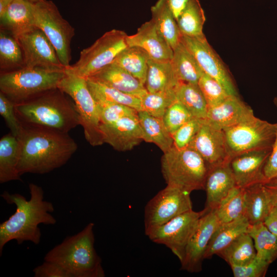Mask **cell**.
<instances>
[{"instance_id": "1", "label": "cell", "mask_w": 277, "mask_h": 277, "mask_svg": "<svg viewBox=\"0 0 277 277\" xmlns=\"http://www.w3.org/2000/svg\"><path fill=\"white\" fill-rule=\"evenodd\" d=\"M19 143L18 171L45 174L64 165L76 152L77 145L68 134L53 129L23 125Z\"/></svg>"}, {"instance_id": "2", "label": "cell", "mask_w": 277, "mask_h": 277, "mask_svg": "<svg viewBox=\"0 0 277 277\" xmlns=\"http://www.w3.org/2000/svg\"><path fill=\"white\" fill-rule=\"evenodd\" d=\"M29 200L19 193L5 191L1 196L8 204L16 206L15 212L0 224V255L9 241L16 240L18 244L30 241L37 245L40 243L41 231L39 224L54 225L56 220L51 214L54 210L52 203L44 200L43 188L30 183Z\"/></svg>"}, {"instance_id": "3", "label": "cell", "mask_w": 277, "mask_h": 277, "mask_svg": "<svg viewBox=\"0 0 277 277\" xmlns=\"http://www.w3.org/2000/svg\"><path fill=\"white\" fill-rule=\"evenodd\" d=\"M65 94L58 88L46 91L15 104L16 114L23 125L68 133L80 122L74 102Z\"/></svg>"}, {"instance_id": "4", "label": "cell", "mask_w": 277, "mask_h": 277, "mask_svg": "<svg viewBox=\"0 0 277 277\" xmlns=\"http://www.w3.org/2000/svg\"><path fill=\"white\" fill-rule=\"evenodd\" d=\"M94 223L67 237L49 250L44 261L56 263L70 277H104L102 260L94 248Z\"/></svg>"}, {"instance_id": "5", "label": "cell", "mask_w": 277, "mask_h": 277, "mask_svg": "<svg viewBox=\"0 0 277 277\" xmlns=\"http://www.w3.org/2000/svg\"><path fill=\"white\" fill-rule=\"evenodd\" d=\"M65 74V70L37 67H24L1 73L0 92L14 104H19L46 91L57 88Z\"/></svg>"}, {"instance_id": "6", "label": "cell", "mask_w": 277, "mask_h": 277, "mask_svg": "<svg viewBox=\"0 0 277 277\" xmlns=\"http://www.w3.org/2000/svg\"><path fill=\"white\" fill-rule=\"evenodd\" d=\"M208 170L203 159L190 147L178 149L172 146L161 159V171L167 184L190 192L204 189Z\"/></svg>"}, {"instance_id": "7", "label": "cell", "mask_w": 277, "mask_h": 277, "mask_svg": "<svg viewBox=\"0 0 277 277\" xmlns=\"http://www.w3.org/2000/svg\"><path fill=\"white\" fill-rule=\"evenodd\" d=\"M58 88L73 100L87 141L92 146L102 145L99 108L87 79L65 69Z\"/></svg>"}, {"instance_id": "8", "label": "cell", "mask_w": 277, "mask_h": 277, "mask_svg": "<svg viewBox=\"0 0 277 277\" xmlns=\"http://www.w3.org/2000/svg\"><path fill=\"white\" fill-rule=\"evenodd\" d=\"M127 36L126 32L120 30L106 32L90 46L82 50L78 60L66 70L86 78L93 76L112 64L129 47Z\"/></svg>"}, {"instance_id": "9", "label": "cell", "mask_w": 277, "mask_h": 277, "mask_svg": "<svg viewBox=\"0 0 277 277\" xmlns=\"http://www.w3.org/2000/svg\"><path fill=\"white\" fill-rule=\"evenodd\" d=\"M35 26L49 38L56 50L61 63L68 67L71 58L70 44L74 29L61 15L51 1L39 0L34 3Z\"/></svg>"}, {"instance_id": "10", "label": "cell", "mask_w": 277, "mask_h": 277, "mask_svg": "<svg viewBox=\"0 0 277 277\" xmlns=\"http://www.w3.org/2000/svg\"><path fill=\"white\" fill-rule=\"evenodd\" d=\"M276 130L277 123L254 115L223 130L230 159L247 151L272 148Z\"/></svg>"}, {"instance_id": "11", "label": "cell", "mask_w": 277, "mask_h": 277, "mask_svg": "<svg viewBox=\"0 0 277 277\" xmlns=\"http://www.w3.org/2000/svg\"><path fill=\"white\" fill-rule=\"evenodd\" d=\"M190 193L179 187L167 185L153 196L145 208L146 235L175 216L192 210Z\"/></svg>"}, {"instance_id": "12", "label": "cell", "mask_w": 277, "mask_h": 277, "mask_svg": "<svg viewBox=\"0 0 277 277\" xmlns=\"http://www.w3.org/2000/svg\"><path fill=\"white\" fill-rule=\"evenodd\" d=\"M203 213V210L188 211L157 227L147 236L153 242L170 249L181 262Z\"/></svg>"}, {"instance_id": "13", "label": "cell", "mask_w": 277, "mask_h": 277, "mask_svg": "<svg viewBox=\"0 0 277 277\" xmlns=\"http://www.w3.org/2000/svg\"><path fill=\"white\" fill-rule=\"evenodd\" d=\"M181 42L193 55L203 72L217 81L230 95H239L230 72L205 36L182 35Z\"/></svg>"}, {"instance_id": "14", "label": "cell", "mask_w": 277, "mask_h": 277, "mask_svg": "<svg viewBox=\"0 0 277 277\" xmlns=\"http://www.w3.org/2000/svg\"><path fill=\"white\" fill-rule=\"evenodd\" d=\"M16 38L23 52L25 67L65 70L53 45L41 29L36 28Z\"/></svg>"}, {"instance_id": "15", "label": "cell", "mask_w": 277, "mask_h": 277, "mask_svg": "<svg viewBox=\"0 0 277 277\" xmlns=\"http://www.w3.org/2000/svg\"><path fill=\"white\" fill-rule=\"evenodd\" d=\"M220 224L214 210L203 209V213L181 262L182 270L191 273L202 270L205 252L213 234Z\"/></svg>"}, {"instance_id": "16", "label": "cell", "mask_w": 277, "mask_h": 277, "mask_svg": "<svg viewBox=\"0 0 277 277\" xmlns=\"http://www.w3.org/2000/svg\"><path fill=\"white\" fill-rule=\"evenodd\" d=\"M188 147L200 155L209 169L230 160L223 130L213 126L205 119Z\"/></svg>"}, {"instance_id": "17", "label": "cell", "mask_w": 277, "mask_h": 277, "mask_svg": "<svg viewBox=\"0 0 277 277\" xmlns=\"http://www.w3.org/2000/svg\"><path fill=\"white\" fill-rule=\"evenodd\" d=\"M104 143L110 145L118 151L132 150L144 141V133L138 114L122 118L100 127Z\"/></svg>"}, {"instance_id": "18", "label": "cell", "mask_w": 277, "mask_h": 277, "mask_svg": "<svg viewBox=\"0 0 277 277\" xmlns=\"http://www.w3.org/2000/svg\"><path fill=\"white\" fill-rule=\"evenodd\" d=\"M271 149L247 151L230 159L229 163L237 187L245 188L264 183L263 169Z\"/></svg>"}, {"instance_id": "19", "label": "cell", "mask_w": 277, "mask_h": 277, "mask_svg": "<svg viewBox=\"0 0 277 277\" xmlns=\"http://www.w3.org/2000/svg\"><path fill=\"white\" fill-rule=\"evenodd\" d=\"M129 47H137L145 51L151 58L160 61H171L173 51L157 30L152 19L145 22L133 35H127Z\"/></svg>"}, {"instance_id": "20", "label": "cell", "mask_w": 277, "mask_h": 277, "mask_svg": "<svg viewBox=\"0 0 277 277\" xmlns=\"http://www.w3.org/2000/svg\"><path fill=\"white\" fill-rule=\"evenodd\" d=\"M252 109L239 95H230L221 103L208 108L206 121L224 130L254 116Z\"/></svg>"}, {"instance_id": "21", "label": "cell", "mask_w": 277, "mask_h": 277, "mask_svg": "<svg viewBox=\"0 0 277 277\" xmlns=\"http://www.w3.org/2000/svg\"><path fill=\"white\" fill-rule=\"evenodd\" d=\"M230 161L209 169L204 184L206 202L204 209H215L230 191L236 186Z\"/></svg>"}, {"instance_id": "22", "label": "cell", "mask_w": 277, "mask_h": 277, "mask_svg": "<svg viewBox=\"0 0 277 277\" xmlns=\"http://www.w3.org/2000/svg\"><path fill=\"white\" fill-rule=\"evenodd\" d=\"M34 3L28 0H14L0 14L1 28L15 38L37 28L33 14Z\"/></svg>"}, {"instance_id": "23", "label": "cell", "mask_w": 277, "mask_h": 277, "mask_svg": "<svg viewBox=\"0 0 277 277\" xmlns=\"http://www.w3.org/2000/svg\"><path fill=\"white\" fill-rule=\"evenodd\" d=\"M88 78L140 98L148 92L139 80L114 63Z\"/></svg>"}, {"instance_id": "24", "label": "cell", "mask_w": 277, "mask_h": 277, "mask_svg": "<svg viewBox=\"0 0 277 277\" xmlns=\"http://www.w3.org/2000/svg\"><path fill=\"white\" fill-rule=\"evenodd\" d=\"M250 224L243 216L232 221L221 223L213 234L204 255V259L217 255L242 234L247 232Z\"/></svg>"}, {"instance_id": "25", "label": "cell", "mask_w": 277, "mask_h": 277, "mask_svg": "<svg viewBox=\"0 0 277 277\" xmlns=\"http://www.w3.org/2000/svg\"><path fill=\"white\" fill-rule=\"evenodd\" d=\"M244 189L245 216L250 225L264 222L273 206L266 188L263 183H257Z\"/></svg>"}, {"instance_id": "26", "label": "cell", "mask_w": 277, "mask_h": 277, "mask_svg": "<svg viewBox=\"0 0 277 277\" xmlns=\"http://www.w3.org/2000/svg\"><path fill=\"white\" fill-rule=\"evenodd\" d=\"M19 143L11 133L0 140V183L21 181L17 167L19 161Z\"/></svg>"}, {"instance_id": "27", "label": "cell", "mask_w": 277, "mask_h": 277, "mask_svg": "<svg viewBox=\"0 0 277 277\" xmlns=\"http://www.w3.org/2000/svg\"><path fill=\"white\" fill-rule=\"evenodd\" d=\"M180 82L174 71L171 61H160L150 58L145 87L148 92L173 89Z\"/></svg>"}, {"instance_id": "28", "label": "cell", "mask_w": 277, "mask_h": 277, "mask_svg": "<svg viewBox=\"0 0 277 277\" xmlns=\"http://www.w3.org/2000/svg\"><path fill=\"white\" fill-rule=\"evenodd\" d=\"M151 12L157 30L173 50L180 43L182 34L165 0H158L151 7Z\"/></svg>"}, {"instance_id": "29", "label": "cell", "mask_w": 277, "mask_h": 277, "mask_svg": "<svg viewBox=\"0 0 277 277\" xmlns=\"http://www.w3.org/2000/svg\"><path fill=\"white\" fill-rule=\"evenodd\" d=\"M138 118L144 133V141L155 144L163 153L173 145L172 134L161 117L152 116L144 110L138 112Z\"/></svg>"}, {"instance_id": "30", "label": "cell", "mask_w": 277, "mask_h": 277, "mask_svg": "<svg viewBox=\"0 0 277 277\" xmlns=\"http://www.w3.org/2000/svg\"><path fill=\"white\" fill-rule=\"evenodd\" d=\"M173 51L171 63L178 80L197 84L204 72L194 57L181 42Z\"/></svg>"}, {"instance_id": "31", "label": "cell", "mask_w": 277, "mask_h": 277, "mask_svg": "<svg viewBox=\"0 0 277 277\" xmlns=\"http://www.w3.org/2000/svg\"><path fill=\"white\" fill-rule=\"evenodd\" d=\"M86 79L97 103L118 104L130 107L138 112L142 110L140 98L124 93L91 78Z\"/></svg>"}, {"instance_id": "32", "label": "cell", "mask_w": 277, "mask_h": 277, "mask_svg": "<svg viewBox=\"0 0 277 277\" xmlns=\"http://www.w3.org/2000/svg\"><path fill=\"white\" fill-rule=\"evenodd\" d=\"M24 67L23 52L17 39L11 33L1 28V73L11 72Z\"/></svg>"}, {"instance_id": "33", "label": "cell", "mask_w": 277, "mask_h": 277, "mask_svg": "<svg viewBox=\"0 0 277 277\" xmlns=\"http://www.w3.org/2000/svg\"><path fill=\"white\" fill-rule=\"evenodd\" d=\"M150 58L144 50L132 46L123 50L113 63L124 68L145 85Z\"/></svg>"}, {"instance_id": "34", "label": "cell", "mask_w": 277, "mask_h": 277, "mask_svg": "<svg viewBox=\"0 0 277 277\" xmlns=\"http://www.w3.org/2000/svg\"><path fill=\"white\" fill-rule=\"evenodd\" d=\"M176 21L182 35L191 37L205 35L203 29L206 17L199 0H190Z\"/></svg>"}, {"instance_id": "35", "label": "cell", "mask_w": 277, "mask_h": 277, "mask_svg": "<svg viewBox=\"0 0 277 277\" xmlns=\"http://www.w3.org/2000/svg\"><path fill=\"white\" fill-rule=\"evenodd\" d=\"M247 232L253 239L258 257L269 264L277 259V236L263 222L250 225Z\"/></svg>"}, {"instance_id": "36", "label": "cell", "mask_w": 277, "mask_h": 277, "mask_svg": "<svg viewBox=\"0 0 277 277\" xmlns=\"http://www.w3.org/2000/svg\"><path fill=\"white\" fill-rule=\"evenodd\" d=\"M176 99L194 117L205 119L208 105L197 84L180 82L175 88Z\"/></svg>"}, {"instance_id": "37", "label": "cell", "mask_w": 277, "mask_h": 277, "mask_svg": "<svg viewBox=\"0 0 277 277\" xmlns=\"http://www.w3.org/2000/svg\"><path fill=\"white\" fill-rule=\"evenodd\" d=\"M256 254L253 239L248 232H245L239 236L217 255L229 265H242L250 262Z\"/></svg>"}, {"instance_id": "38", "label": "cell", "mask_w": 277, "mask_h": 277, "mask_svg": "<svg viewBox=\"0 0 277 277\" xmlns=\"http://www.w3.org/2000/svg\"><path fill=\"white\" fill-rule=\"evenodd\" d=\"M214 210L220 224L245 216L244 189L235 187Z\"/></svg>"}, {"instance_id": "39", "label": "cell", "mask_w": 277, "mask_h": 277, "mask_svg": "<svg viewBox=\"0 0 277 277\" xmlns=\"http://www.w3.org/2000/svg\"><path fill=\"white\" fill-rule=\"evenodd\" d=\"M142 110L162 118L167 109L177 100L175 89L156 92H147L141 98Z\"/></svg>"}, {"instance_id": "40", "label": "cell", "mask_w": 277, "mask_h": 277, "mask_svg": "<svg viewBox=\"0 0 277 277\" xmlns=\"http://www.w3.org/2000/svg\"><path fill=\"white\" fill-rule=\"evenodd\" d=\"M197 84L206 100L208 108L219 104L230 95L217 81L205 73L200 77Z\"/></svg>"}, {"instance_id": "41", "label": "cell", "mask_w": 277, "mask_h": 277, "mask_svg": "<svg viewBox=\"0 0 277 277\" xmlns=\"http://www.w3.org/2000/svg\"><path fill=\"white\" fill-rule=\"evenodd\" d=\"M193 117L188 109L176 100L167 109L162 118L167 129L172 134Z\"/></svg>"}, {"instance_id": "42", "label": "cell", "mask_w": 277, "mask_h": 277, "mask_svg": "<svg viewBox=\"0 0 277 277\" xmlns=\"http://www.w3.org/2000/svg\"><path fill=\"white\" fill-rule=\"evenodd\" d=\"M205 119L193 117L172 134L173 146L178 149L189 147Z\"/></svg>"}, {"instance_id": "43", "label": "cell", "mask_w": 277, "mask_h": 277, "mask_svg": "<svg viewBox=\"0 0 277 277\" xmlns=\"http://www.w3.org/2000/svg\"><path fill=\"white\" fill-rule=\"evenodd\" d=\"M97 105L101 124L113 123L122 118L138 114V111L135 109L122 104L97 103Z\"/></svg>"}, {"instance_id": "44", "label": "cell", "mask_w": 277, "mask_h": 277, "mask_svg": "<svg viewBox=\"0 0 277 277\" xmlns=\"http://www.w3.org/2000/svg\"><path fill=\"white\" fill-rule=\"evenodd\" d=\"M14 106L12 102L0 92V114L4 119L10 133L17 138L23 129V125L16 114Z\"/></svg>"}, {"instance_id": "45", "label": "cell", "mask_w": 277, "mask_h": 277, "mask_svg": "<svg viewBox=\"0 0 277 277\" xmlns=\"http://www.w3.org/2000/svg\"><path fill=\"white\" fill-rule=\"evenodd\" d=\"M270 264L256 255L250 262L242 265H230L234 277L265 276Z\"/></svg>"}, {"instance_id": "46", "label": "cell", "mask_w": 277, "mask_h": 277, "mask_svg": "<svg viewBox=\"0 0 277 277\" xmlns=\"http://www.w3.org/2000/svg\"><path fill=\"white\" fill-rule=\"evenodd\" d=\"M33 272L34 277H70L59 265L46 261L34 268Z\"/></svg>"}, {"instance_id": "47", "label": "cell", "mask_w": 277, "mask_h": 277, "mask_svg": "<svg viewBox=\"0 0 277 277\" xmlns=\"http://www.w3.org/2000/svg\"><path fill=\"white\" fill-rule=\"evenodd\" d=\"M264 183L277 180V130L271 152L263 169Z\"/></svg>"}, {"instance_id": "48", "label": "cell", "mask_w": 277, "mask_h": 277, "mask_svg": "<svg viewBox=\"0 0 277 277\" xmlns=\"http://www.w3.org/2000/svg\"><path fill=\"white\" fill-rule=\"evenodd\" d=\"M263 223L267 228L277 236V206H274L272 207Z\"/></svg>"}, {"instance_id": "49", "label": "cell", "mask_w": 277, "mask_h": 277, "mask_svg": "<svg viewBox=\"0 0 277 277\" xmlns=\"http://www.w3.org/2000/svg\"><path fill=\"white\" fill-rule=\"evenodd\" d=\"M190 0H165L169 8L176 19L183 12Z\"/></svg>"}, {"instance_id": "50", "label": "cell", "mask_w": 277, "mask_h": 277, "mask_svg": "<svg viewBox=\"0 0 277 277\" xmlns=\"http://www.w3.org/2000/svg\"><path fill=\"white\" fill-rule=\"evenodd\" d=\"M263 184L270 195L272 205L277 206V180Z\"/></svg>"}, {"instance_id": "51", "label": "cell", "mask_w": 277, "mask_h": 277, "mask_svg": "<svg viewBox=\"0 0 277 277\" xmlns=\"http://www.w3.org/2000/svg\"><path fill=\"white\" fill-rule=\"evenodd\" d=\"M14 0H0V14H2L7 6Z\"/></svg>"}, {"instance_id": "52", "label": "cell", "mask_w": 277, "mask_h": 277, "mask_svg": "<svg viewBox=\"0 0 277 277\" xmlns=\"http://www.w3.org/2000/svg\"><path fill=\"white\" fill-rule=\"evenodd\" d=\"M274 104L276 107L277 108V97H274L273 100Z\"/></svg>"}, {"instance_id": "53", "label": "cell", "mask_w": 277, "mask_h": 277, "mask_svg": "<svg viewBox=\"0 0 277 277\" xmlns=\"http://www.w3.org/2000/svg\"><path fill=\"white\" fill-rule=\"evenodd\" d=\"M28 1L32 2H36L39 0H28Z\"/></svg>"}]
</instances>
